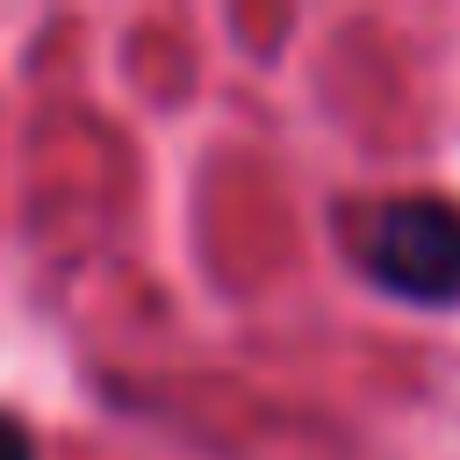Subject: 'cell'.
<instances>
[{
  "instance_id": "cell-1",
  "label": "cell",
  "mask_w": 460,
  "mask_h": 460,
  "mask_svg": "<svg viewBox=\"0 0 460 460\" xmlns=\"http://www.w3.org/2000/svg\"><path fill=\"white\" fill-rule=\"evenodd\" d=\"M359 266L402 302H460V201L388 194L352 230Z\"/></svg>"
},
{
  "instance_id": "cell-2",
  "label": "cell",
  "mask_w": 460,
  "mask_h": 460,
  "mask_svg": "<svg viewBox=\"0 0 460 460\" xmlns=\"http://www.w3.org/2000/svg\"><path fill=\"white\" fill-rule=\"evenodd\" d=\"M0 460H36V438L22 431V417L0 410Z\"/></svg>"
}]
</instances>
